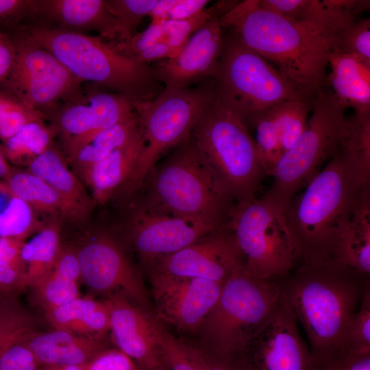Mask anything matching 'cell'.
I'll use <instances>...</instances> for the list:
<instances>
[{
  "label": "cell",
  "mask_w": 370,
  "mask_h": 370,
  "mask_svg": "<svg viewBox=\"0 0 370 370\" xmlns=\"http://www.w3.org/2000/svg\"><path fill=\"white\" fill-rule=\"evenodd\" d=\"M279 282L308 338L312 366L354 352L349 328L370 286L369 275L333 261L301 262Z\"/></svg>",
  "instance_id": "cell-1"
},
{
  "label": "cell",
  "mask_w": 370,
  "mask_h": 370,
  "mask_svg": "<svg viewBox=\"0 0 370 370\" xmlns=\"http://www.w3.org/2000/svg\"><path fill=\"white\" fill-rule=\"evenodd\" d=\"M242 42L267 61L304 95L314 97L326 84L334 40L309 27L258 8L256 0L239 1L221 17Z\"/></svg>",
  "instance_id": "cell-2"
},
{
  "label": "cell",
  "mask_w": 370,
  "mask_h": 370,
  "mask_svg": "<svg viewBox=\"0 0 370 370\" xmlns=\"http://www.w3.org/2000/svg\"><path fill=\"white\" fill-rule=\"evenodd\" d=\"M192 138L204 165L224 195L235 204L256 197L267 175L254 139L244 118L217 89Z\"/></svg>",
  "instance_id": "cell-3"
},
{
  "label": "cell",
  "mask_w": 370,
  "mask_h": 370,
  "mask_svg": "<svg viewBox=\"0 0 370 370\" xmlns=\"http://www.w3.org/2000/svg\"><path fill=\"white\" fill-rule=\"evenodd\" d=\"M361 190L354 186L336 151L305 191L293 199L288 206V219L301 262L333 261L337 241Z\"/></svg>",
  "instance_id": "cell-4"
},
{
  "label": "cell",
  "mask_w": 370,
  "mask_h": 370,
  "mask_svg": "<svg viewBox=\"0 0 370 370\" xmlns=\"http://www.w3.org/2000/svg\"><path fill=\"white\" fill-rule=\"evenodd\" d=\"M28 39L52 54L81 82H92L132 102L151 100L162 91L154 68L122 55L99 38L38 27Z\"/></svg>",
  "instance_id": "cell-5"
},
{
  "label": "cell",
  "mask_w": 370,
  "mask_h": 370,
  "mask_svg": "<svg viewBox=\"0 0 370 370\" xmlns=\"http://www.w3.org/2000/svg\"><path fill=\"white\" fill-rule=\"evenodd\" d=\"M144 184L143 198L156 208L217 227L229 223L235 204L214 183L199 156L192 136L154 166Z\"/></svg>",
  "instance_id": "cell-6"
},
{
  "label": "cell",
  "mask_w": 370,
  "mask_h": 370,
  "mask_svg": "<svg viewBox=\"0 0 370 370\" xmlns=\"http://www.w3.org/2000/svg\"><path fill=\"white\" fill-rule=\"evenodd\" d=\"M215 92L214 80L208 79L195 88L164 87L151 100L132 102L145 148L121 195L134 194L164 154L190 138Z\"/></svg>",
  "instance_id": "cell-7"
},
{
  "label": "cell",
  "mask_w": 370,
  "mask_h": 370,
  "mask_svg": "<svg viewBox=\"0 0 370 370\" xmlns=\"http://www.w3.org/2000/svg\"><path fill=\"white\" fill-rule=\"evenodd\" d=\"M264 195L236 203L229 225L257 278L280 282L301 262L288 219V206Z\"/></svg>",
  "instance_id": "cell-8"
},
{
  "label": "cell",
  "mask_w": 370,
  "mask_h": 370,
  "mask_svg": "<svg viewBox=\"0 0 370 370\" xmlns=\"http://www.w3.org/2000/svg\"><path fill=\"white\" fill-rule=\"evenodd\" d=\"M282 295L279 282L257 278L245 267L223 284L215 305L202 323L205 349L233 358L271 313Z\"/></svg>",
  "instance_id": "cell-9"
},
{
  "label": "cell",
  "mask_w": 370,
  "mask_h": 370,
  "mask_svg": "<svg viewBox=\"0 0 370 370\" xmlns=\"http://www.w3.org/2000/svg\"><path fill=\"white\" fill-rule=\"evenodd\" d=\"M213 79L217 90L249 127L254 119L276 105L294 97H308L265 58L244 45L232 31L224 37Z\"/></svg>",
  "instance_id": "cell-10"
},
{
  "label": "cell",
  "mask_w": 370,
  "mask_h": 370,
  "mask_svg": "<svg viewBox=\"0 0 370 370\" xmlns=\"http://www.w3.org/2000/svg\"><path fill=\"white\" fill-rule=\"evenodd\" d=\"M311 111L306 130L282 154L271 174L273 183L265 195L284 205H289L333 157L347 118L345 108L327 86L314 97Z\"/></svg>",
  "instance_id": "cell-11"
},
{
  "label": "cell",
  "mask_w": 370,
  "mask_h": 370,
  "mask_svg": "<svg viewBox=\"0 0 370 370\" xmlns=\"http://www.w3.org/2000/svg\"><path fill=\"white\" fill-rule=\"evenodd\" d=\"M231 360L236 370H311L310 351L282 291L271 313Z\"/></svg>",
  "instance_id": "cell-12"
},
{
  "label": "cell",
  "mask_w": 370,
  "mask_h": 370,
  "mask_svg": "<svg viewBox=\"0 0 370 370\" xmlns=\"http://www.w3.org/2000/svg\"><path fill=\"white\" fill-rule=\"evenodd\" d=\"M14 47V64L4 82L24 107L39 111L76 92L81 81L49 51L28 38Z\"/></svg>",
  "instance_id": "cell-13"
},
{
  "label": "cell",
  "mask_w": 370,
  "mask_h": 370,
  "mask_svg": "<svg viewBox=\"0 0 370 370\" xmlns=\"http://www.w3.org/2000/svg\"><path fill=\"white\" fill-rule=\"evenodd\" d=\"M127 224L130 241L140 260L152 267L162 258L220 228L168 214L143 198L134 206Z\"/></svg>",
  "instance_id": "cell-14"
},
{
  "label": "cell",
  "mask_w": 370,
  "mask_h": 370,
  "mask_svg": "<svg viewBox=\"0 0 370 370\" xmlns=\"http://www.w3.org/2000/svg\"><path fill=\"white\" fill-rule=\"evenodd\" d=\"M151 286L158 319L179 330L195 332L215 305L223 284L153 270Z\"/></svg>",
  "instance_id": "cell-15"
},
{
  "label": "cell",
  "mask_w": 370,
  "mask_h": 370,
  "mask_svg": "<svg viewBox=\"0 0 370 370\" xmlns=\"http://www.w3.org/2000/svg\"><path fill=\"white\" fill-rule=\"evenodd\" d=\"M245 257L229 223L158 261L153 270L199 278L223 284L245 264Z\"/></svg>",
  "instance_id": "cell-16"
},
{
  "label": "cell",
  "mask_w": 370,
  "mask_h": 370,
  "mask_svg": "<svg viewBox=\"0 0 370 370\" xmlns=\"http://www.w3.org/2000/svg\"><path fill=\"white\" fill-rule=\"evenodd\" d=\"M81 278L92 290L121 293L134 304L147 308L141 279L119 244L101 234L77 249Z\"/></svg>",
  "instance_id": "cell-17"
},
{
  "label": "cell",
  "mask_w": 370,
  "mask_h": 370,
  "mask_svg": "<svg viewBox=\"0 0 370 370\" xmlns=\"http://www.w3.org/2000/svg\"><path fill=\"white\" fill-rule=\"evenodd\" d=\"M134 112L132 101L116 92L93 91L73 99L60 111L57 123L68 156L96 134Z\"/></svg>",
  "instance_id": "cell-18"
},
{
  "label": "cell",
  "mask_w": 370,
  "mask_h": 370,
  "mask_svg": "<svg viewBox=\"0 0 370 370\" xmlns=\"http://www.w3.org/2000/svg\"><path fill=\"white\" fill-rule=\"evenodd\" d=\"M219 18H209L195 32L177 54L155 68L164 87L182 89L214 79L224 45Z\"/></svg>",
  "instance_id": "cell-19"
},
{
  "label": "cell",
  "mask_w": 370,
  "mask_h": 370,
  "mask_svg": "<svg viewBox=\"0 0 370 370\" xmlns=\"http://www.w3.org/2000/svg\"><path fill=\"white\" fill-rule=\"evenodd\" d=\"M110 312L113 342L142 370H168L156 336L152 319L121 293L104 300Z\"/></svg>",
  "instance_id": "cell-20"
},
{
  "label": "cell",
  "mask_w": 370,
  "mask_h": 370,
  "mask_svg": "<svg viewBox=\"0 0 370 370\" xmlns=\"http://www.w3.org/2000/svg\"><path fill=\"white\" fill-rule=\"evenodd\" d=\"M258 8L306 25L325 37L334 38L369 8L363 0H256Z\"/></svg>",
  "instance_id": "cell-21"
},
{
  "label": "cell",
  "mask_w": 370,
  "mask_h": 370,
  "mask_svg": "<svg viewBox=\"0 0 370 370\" xmlns=\"http://www.w3.org/2000/svg\"><path fill=\"white\" fill-rule=\"evenodd\" d=\"M145 148L138 130L131 139L107 156L80 171L96 204H104L121 195L131 178Z\"/></svg>",
  "instance_id": "cell-22"
},
{
  "label": "cell",
  "mask_w": 370,
  "mask_h": 370,
  "mask_svg": "<svg viewBox=\"0 0 370 370\" xmlns=\"http://www.w3.org/2000/svg\"><path fill=\"white\" fill-rule=\"evenodd\" d=\"M23 339L40 366L85 365L108 348L101 338L55 328L36 330Z\"/></svg>",
  "instance_id": "cell-23"
},
{
  "label": "cell",
  "mask_w": 370,
  "mask_h": 370,
  "mask_svg": "<svg viewBox=\"0 0 370 370\" xmlns=\"http://www.w3.org/2000/svg\"><path fill=\"white\" fill-rule=\"evenodd\" d=\"M27 171L39 177L64 199L73 221L84 223L89 218L95 201L68 168L62 153L52 146L27 164Z\"/></svg>",
  "instance_id": "cell-24"
},
{
  "label": "cell",
  "mask_w": 370,
  "mask_h": 370,
  "mask_svg": "<svg viewBox=\"0 0 370 370\" xmlns=\"http://www.w3.org/2000/svg\"><path fill=\"white\" fill-rule=\"evenodd\" d=\"M331 71L325 86L346 109L370 114V65L355 56L334 49L329 58Z\"/></svg>",
  "instance_id": "cell-25"
},
{
  "label": "cell",
  "mask_w": 370,
  "mask_h": 370,
  "mask_svg": "<svg viewBox=\"0 0 370 370\" xmlns=\"http://www.w3.org/2000/svg\"><path fill=\"white\" fill-rule=\"evenodd\" d=\"M333 262L370 275V188L360 191L352 217L337 241Z\"/></svg>",
  "instance_id": "cell-26"
},
{
  "label": "cell",
  "mask_w": 370,
  "mask_h": 370,
  "mask_svg": "<svg viewBox=\"0 0 370 370\" xmlns=\"http://www.w3.org/2000/svg\"><path fill=\"white\" fill-rule=\"evenodd\" d=\"M69 27L97 31L100 36L121 40V29L104 0L39 1L38 9Z\"/></svg>",
  "instance_id": "cell-27"
},
{
  "label": "cell",
  "mask_w": 370,
  "mask_h": 370,
  "mask_svg": "<svg viewBox=\"0 0 370 370\" xmlns=\"http://www.w3.org/2000/svg\"><path fill=\"white\" fill-rule=\"evenodd\" d=\"M81 278L77 249L63 247L51 271L32 288V301L45 312L79 297Z\"/></svg>",
  "instance_id": "cell-28"
},
{
  "label": "cell",
  "mask_w": 370,
  "mask_h": 370,
  "mask_svg": "<svg viewBox=\"0 0 370 370\" xmlns=\"http://www.w3.org/2000/svg\"><path fill=\"white\" fill-rule=\"evenodd\" d=\"M336 152L354 186L370 187V114L346 118Z\"/></svg>",
  "instance_id": "cell-29"
},
{
  "label": "cell",
  "mask_w": 370,
  "mask_h": 370,
  "mask_svg": "<svg viewBox=\"0 0 370 370\" xmlns=\"http://www.w3.org/2000/svg\"><path fill=\"white\" fill-rule=\"evenodd\" d=\"M47 321L55 329L103 339L110 332L108 307L105 302L80 296L45 312Z\"/></svg>",
  "instance_id": "cell-30"
},
{
  "label": "cell",
  "mask_w": 370,
  "mask_h": 370,
  "mask_svg": "<svg viewBox=\"0 0 370 370\" xmlns=\"http://www.w3.org/2000/svg\"><path fill=\"white\" fill-rule=\"evenodd\" d=\"M6 182L15 197L29 204L35 212L60 217L73 221L64 199L50 185L28 172L12 170Z\"/></svg>",
  "instance_id": "cell-31"
},
{
  "label": "cell",
  "mask_w": 370,
  "mask_h": 370,
  "mask_svg": "<svg viewBox=\"0 0 370 370\" xmlns=\"http://www.w3.org/2000/svg\"><path fill=\"white\" fill-rule=\"evenodd\" d=\"M63 247L57 221L47 223L22 248L26 267V287L38 284L53 269Z\"/></svg>",
  "instance_id": "cell-32"
},
{
  "label": "cell",
  "mask_w": 370,
  "mask_h": 370,
  "mask_svg": "<svg viewBox=\"0 0 370 370\" xmlns=\"http://www.w3.org/2000/svg\"><path fill=\"white\" fill-rule=\"evenodd\" d=\"M138 130V121L134 112L125 120L96 134L68 156L81 171L127 143Z\"/></svg>",
  "instance_id": "cell-33"
},
{
  "label": "cell",
  "mask_w": 370,
  "mask_h": 370,
  "mask_svg": "<svg viewBox=\"0 0 370 370\" xmlns=\"http://www.w3.org/2000/svg\"><path fill=\"white\" fill-rule=\"evenodd\" d=\"M56 129L42 119L27 123L16 134L0 145L8 162L27 164L50 147Z\"/></svg>",
  "instance_id": "cell-34"
},
{
  "label": "cell",
  "mask_w": 370,
  "mask_h": 370,
  "mask_svg": "<svg viewBox=\"0 0 370 370\" xmlns=\"http://www.w3.org/2000/svg\"><path fill=\"white\" fill-rule=\"evenodd\" d=\"M314 97L300 96L283 101L269 110L278 129L282 154L306 128Z\"/></svg>",
  "instance_id": "cell-35"
},
{
  "label": "cell",
  "mask_w": 370,
  "mask_h": 370,
  "mask_svg": "<svg viewBox=\"0 0 370 370\" xmlns=\"http://www.w3.org/2000/svg\"><path fill=\"white\" fill-rule=\"evenodd\" d=\"M24 243L22 239L0 238V297H16L27 288Z\"/></svg>",
  "instance_id": "cell-36"
},
{
  "label": "cell",
  "mask_w": 370,
  "mask_h": 370,
  "mask_svg": "<svg viewBox=\"0 0 370 370\" xmlns=\"http://www.w3.org/2000/svg\"><path fill=\"white\" fill-rule=\"evenodd\" d=\"M34 317L16 297H0V352L10 343L36 330Z\"/></svg>",
  "instance_id": "cell-37"
},
{
  "label": "cell",
  "mask_w": 370,
  "mask_h": 370,
  "mask_svg": "<svg viewBox=\"0 0 370 370\" xmlns=\"http://www.w3.org/2000/svg\"><path fill=\"white\" fill-rule=\"evenodd\" d=\"M45 224L38 221L35 210L22 199L14 197L0 213V238L24 240L39 232Z\"/></svg>",
  "instance_id": "cell-38"
},
{
  "label": "cell",
  "mask_w": 370,
  "mask_h": 370,
  "mask_svg": "<svg viewBox=\"0 0 370 370\" xmlns=\"http://www.w3.org/2000/svg\"><path fill=\"white\" fill-rule=\"evenodd\" d=\"M256 130L254 139L260 164L270 175L282 155L280 136L269 111L254 119L249 124Z\"/></svg>",
  "instance_id": "cell-39"
},
{
  "label": "cell",
  "mask_w": 370,
  "mask_h": 370,
  "mask_svg": "<svg viewBox=\"0 0 370 370\" xmlns=\"http://www.w3.org/2000/svg\"><path fill=\"white\" fill-rule=\"evenodd\" d=\"M152 321L168 370H204L192 346L175 338L156 319Z\"/></svg>",
  "instance_id": "cell-40"
},
{
  "label": "cell",
  "mask_w": 370,
  "mask_h": 370,
  "mask_svg": "<svg viewBox=\"0 0 370 370\" xmlns=\"http://www.w3.org/2000/svg\"><path fill=\"white\" fill-rule=\"evenodd\" d=\"M158 0H107L106 5L121 29V42H127L137 32L141 21L149 16Z\"/></svg>",
  "instance_id": "cell-41"
},
{
  "label": "cell",
  "mask_w": 370,
  "mask_h": 370,
  "mask_svg": "<svg viewBox=\"0 0 370 370\" xmlns=\"http://www.w3.org/2000/svg\"><path fill=\"white\" fill-rule=\"evenodd\" d=\"M334 49L356 56L370 65V19L355 21L334 38Z\"/></svg>",
  "instance_id": "cell-42"
},
{
  "label": "cell",
  "mask_w": 370,
  "mask_h": 370,
  "mask_svg": "<svg viewBox=\"0 0 370 370\" xmlns=\"http://www.w3.org/2000/svg\"><path fill=\"white\" fill-rule=\"evenodd\" d=\"M347 341L352 351L370 352V286L351 321Z\"/></svg>",
  "instance_id": "cell-43"
},
{
  "label": "cell",
  "mask_w": 370,
  "mask_h": 370,
  "mask_svg": "<svg viewBox=\"0 0 370 370\" xmlns=\"http://www.w3.org/2000/svg\"><path fill=\"white\" fill-rule=\"evenodd\" d=\"M212 18L209 8L182 21H166L167 29L164 42L170 47L172 58L179 53L192 34L209 18Z\"/></svg>",
  "instance_id": "cell-44"
},
{
  "label": "cell",
  "mask_w": 370,
  "mask_h": 370,
  "mask_svg": "<svg viewBox=\"0 0 370 370\" xmlns=\"http://www.w3.org/2000/svg\"><path fill=\"white\" fill-rule=\"evenodd\" d=\"M166 22L151 23L143 32L136 33L127 42L112 44L117 51L130 58L134 54L158 42H164Z\"/></svg>",
  "instance_id": "cell-45"
},
{
  "label": "cell",
  "mask_w": 370,
  "mask_h": 370,
  "mask_svg": "<svg viewBox=\"0 0 370 370\" xmlns=\"http://www.w3.org/2000/svg\"><path fill=\"white\" fill-rule=\"evenodd\" d=\"M23 336L10 343L0 352V370L40 369L35 356L23 341Z\"/></svg>",
  "instance_id": "cell-46"
},
{
  "label": "cell",
  "mask_w": 370,
  "mask_h": 370,
  "mask_svg": "<svg viewBox=\"0 0 370 370\" xmlns=\"http://www.w3.org/2000/svg\"><path fill=\"white\" fill-rule=\"evenodd\" d=\"M39 119H42L40 111L29 110L18 103L0 114V140L10 138L27 123Z\"/></svg>",
  "instance_id": "cell-47"
},
{
  "label": "cell",
  "mask_w": 370,
  "mask_h": 370,
  "mask_svg": "<svg viewBox=\"0 0 370 370\" xmlns=\"http://www.w3.org/2000/svg\"><path fill=\"white\" fill-rule=\"evenodd\" d=\"M86 370H142L129 356L116 349L107 348L86 364Z\"/></svg>",
  "instance_id": "cell-48"
},
{
  "label": "cell",
  "mask_w": 370,
  "mask_h": 370,
  "mask_svg": "<svg viewBox=\"0 0 370 370\" xmlns=\"http://www.w3.org/2000/svg\"><path fill=\"white\" fill-rule=\"evenodd\" d=\"M311 370H370V352H351Z\"/></svg>",
  "instance_id": "cell-49"
},
{
  "label": "cell",
  "mask_w": 370,
  "mask_h": 370,
  "mask_svg": "<svg viewBox=\"0 0 370 370\" xmlns=\"http://www.w3.org/2000/svg\"><path fill=\"white\" fill-rule=\"evenodd\" d=\"M208 0H177L168 13L165 21H177L190 18L206 8Z\"/></svg>",
  "instance_id": "cell-50"
},
{
  "label": "cell",
  "mask_w": 370,
  "mask_h": 370,
  "mask_svg": "<svg viewBox=\"0 0 370 370\" xmlns=\"http://www.w3.org/2000/svg\"><path fill=\"white\" fill-rule=\"evenodd\" d=\"M193 347L204 370H236L230 359L221 357L206 349L202 350Z\"/></svg>",
  "instance_id": "cell-51"
},
{
  "label": "cell",
  "mask_w": 370,
  "mask_h": 370,
  "mask_svg": "<svg viewBox=\"0 0 370 370\" xmlns=\"http://www.w3.org/2000/svg\"><path fill=\"white\" fill-rule=\"evenodd\" d=\"M39 1L0 0V20L14 17L38 8Z\"/></svg>",
  "instance_id": "cell-52"
},
{
  "label": "cell",
  "mask_w": 370,
  "mask_h": 370,
  "mask_svg": "<svg viewBox=\"0 0 370 370\" xmlns=\"http://www.w3.org/2000/svg\"><path fill=\"white\" fill-rule=\"evenodd\" d=\"M14 58V45L0 32V83L4 82L8 76Z\"/></svg>",
  "instance_id": "cell-53"
},
{
  "label": "cell",
  "mask_w": 370,
  "mask_h": 370,
  "mask_svg": "<svg viewBox=\"0 0 370 370\" xmlns=\"http://www.w3.org/2000/svg\"><path fill=\"white\" fill-rule=\"evenodd\" d=\"M171 58L172 53L170 47L166 43L158 42L134 54L130 58L137 62L149 64L154 60Z\"/></svg>",
  "instance_id": "cell-54"
},
{
  "label": "cell",
  "mask_w": 370,
  "mask_h": 370,
  "mask_svg": "<svg viewBox=\"0 0 370 370\" xmlns=\"http://www.w3.org/2000/svg\"><path fill=\"white\" fill-rule=\"evenodd\" d=\"M177 0H158L149 16L151 23H159L166 21V16Z\"/></svg>",
  "instance_id": "cell-55"
},
{
  "label": "cell",
  "mask_w": 370,
  "mask_h": 370,
  "mask_svg": "<svg viewBox=\"0 0 370 370\" xmlns=\"http://www.w3.org/2000/svg\"><path fill=\"white\" fill-rule=\"evenodd\" d=\"M14 197L6 182L0 180V213L8 207Z\"/></svg>",
  "instance_id": "cell-56"
},
{
  "label": "cell",
  "mask_w": 370,
  "mask_h": 370,
  "mask_svg": "<svg viewBox=\"0 0 370 370\" xmlns=\"http://www.w3.org/2000/svg\"><path fill=\"white\" fill-rule=\"evenodd\" d=\"M12 170L0 146V178L5 180L10 175Z\"/></svg>",
  "instance_id": "cell-57"
},
{
  "label": "cell",
  "mask_w": 370,
  "mask_h": 370,
  "mask_svg": "<svg viewBox=\"0 0 370 370\" xmlns=\"http://www.w3.org/2000/svg\"><path fill=\"white\" fill-rule=\"evenodd\" d=\"M19 102L8 95L0 92V114L6 110L16 106Z\"/></svg>",
  "instance_id": "cell-58"
},
{
  "label": "cell",
  "mask_w": 370,
  "mask_h": 370,
  "mask_svg": "<svg viewBox=\"0 0 370 370\" xmlns=\"http://www.w3.org/2000/svg\"><path fill=\"white\" fill-rule=\"evenodd\" d=\"M39 370H86V364L79 365H51L43 366Z\"/></svg>",
  "instance_id": "cell-59"
}]
</instances>
